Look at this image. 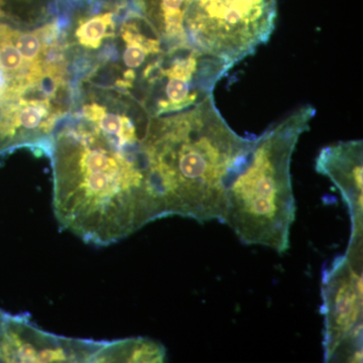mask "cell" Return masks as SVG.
Instances as JSON below:
<instances>
[{
    "mask_svg": "<svg viewBox=\"0 0 363 363\" xmlns=\"http://www.w3.org/2000/svg\"><path fill=\"white\" fill-rule=\"evenodd\" d=\"M253 140L229 126L213 94L172 116L152 119L143 147L150 183L167 217L221 223L227 184Z\"/></svg>",
    "mask_w": 363,
    "mask_h": 363,
    "instance_id": "obj_1",
    "label": "cell"
},
{
    "mask_svg": "<svg viewBox=\"0 0 363 363\" xmlns=\"http://www.w3.org/2000/svg\"><path fill=\"white\" fill-rule=\"evenodd\" d=\"M316 111L300 107L255 136L245 160L229 179L221 223L242 245H260L283 255L290 247L296 218L291 162L298 138L309 130Z\"/></svg>",
    "mask_w": 363,
    "mask_h": 363,
    "instance_id": "obj_2",
    "label": "cell"
},
{
    "mask_svg": "<svg viewBox=\"0 0 363 363\" xmlns=\"http://www.w3.org/2000/svg\"><path fill=\"white\" fill-rule=\"evenodd\" d=\"M362 259L345 252L322 272L324 362H362Z\"/></svg>",
    "mask_w": 363,
    "mask_h": 363,
    "instance_id": "obj_3",
    "label": "cell"
},
{
    "mask_svg": "<svg viewBox=\"0 0 363 363\" xmlns=\"http://www.w3.org/2000/svg\"><path fill=\"white\" fill-rule=\"evenodd\" d=\"M107 343L55 335L0 310V362H105Z\"/></svg>",
    "mask_w": 363,
    "mask_h": 363,
    "instance_id": "obj_4",
    "label": "cell"
},
{
    "mask_svg": "<svg viewBox=\"0 0 363 363\" xmlns=\"http://www.w3.org/2000/svg\"><path fill=\"white\" fill-rule=\"evenodd\" d=\"M362 140L340 142L324 147L316 171L337 187L351 219L350 242H363Z\"/></svg>",
    "mask_w": 363,
    "mask_h": 363,
    "instance_id": "obj_5",
    "label": "cell"
},
{
    "mask_svg": "<svg viewBox=\"0 0 363 363\" xmlns=\"http://www.w3.org/2000/svg\"><path fill=\"white\" fill-rule=\"evenodd\" d=\"M83 113L85 118L92 123L93 128L117 147L142 143L149 128L140 133L130 117L107 111L105 107L95 104L86 105Z\"/></svg>",
    "mask_w": 363,
    "mask_h": 363,
    "instance_id": "obj_6",
    "label": "cell"
},
{
    "mask_svg": "<svg viewBox=\"0 0 363 363\" xmlns=\"http://www.w3.org/2000/svg\"><path fill=\"white\" fill-rule=\"evenodd\" d=\"M113 13H104L84 18L76 30L78 42L87 49H98L104 40L112 35Z\"/></svg>",
    "mask_w": 363,
    "mask_h": 363,
    "instance_id": "obj_7",
    "label": "cell"
}]
</instances>
